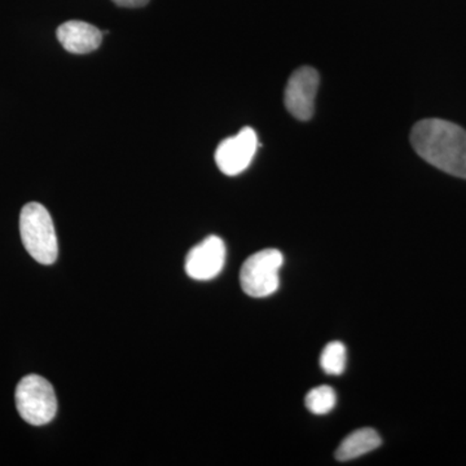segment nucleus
Returning a JSON list of instances; mask_svg holds the SVG:
<instances>
[{
    "instance_id": "1",
    "label": "nucleus",
    "mask_w": 466,
    "mask_h": 466,
    "mask_svg": "<svg viewBox=\"0 0 466 466\" xmlns=\"http://www.w3.org/2000/svg\"><path fill=\"white\" fill-rule=\"evenodd\" d=\"M417 155L444 173L466 179V131L444 119H422L410 131Z\"/></svg>"
},
{
    "instance_id": "2",
    "label": "nucleus",
    "mask_w": 466,
    "mask_h": 466,
    "mask_svg": "<svg viewBox=\"0 0 466 466\" xmlns=\"http://www.w3.org/2000/svg\"><path fill=\"white\" fill-rule=\"evenodd\" d=\"M21 240L27 253L41 265L56 262L58 244L54 222L47 208L39 202H29L20 214Z\"/></svg>"
},
{
    "instance_id": "3",
    "label": "nucleus",
    "mask_w": 466,
    "mask_h": 466,
    "mask_svg": "<svg viewBox=\"0 0 466 466\" xmlns=\"http://www.w3.org/2000/svg\"><path fill=\"white\" fill-rule=\"evenodd\" d=\"M15 398L18 413L27 424L46 425L56 416V394L51 383L41 376L24 377L18 382Z\"/></svg>"
},
{
    "instance_id": "4",
    "label": "nucleus",
    "mask_w": 466,
    "mask_h": 466,
    "mask_svg": "<svg viewBox=\"0 0 466 466\" xmlns=\"http://www.w3.org/2000/svg\"><path fill=\"white\" fill-rule=\"evenodd\" d=\"M284 257L276 249L260 250L245 260L240 272L242 290L254 299L272 296L280 285Z\"/></svg>"
},
{
    "instance_id": "5",
    "label": "nucleus",
    "mask_w": 466,
    "mask_h": 466,
    "mask_svg": "<svg viewBox=\"0 0 466 466\" xmlns=\"http://www.w3.org/2000/svg\"><path fill=\"white\" fill-rule=\"evenodd\" d=\"M319 84V73L311 66L299 67L290 76L285 88L284 103L294 118L299 121L312 118Z\"/></svg>"
},
{
    "instance_id": "6",
    "label": "nucleus",
    "mask_w": 466,
    "mask_h": 466,
    "mask_svg": "<svg viewBox=\"0 0 466 466\" xmlns=\"http://www.w3.org/2000/svg\"><path fill=\"white\" fill-rule=\"evenodd\" d=\"M258 137L251 127H244L235 137H227L218 146L216 164L223 174L236 177L247 170L258 149Z\"/></svg>"
},
{
    "instance_id": "7",
    "label": "nucleus",
    "mask_w": 466,
    "mask_h": 466,
    "mask_svg": "<svg viewBox=\"0 0 466 466\" xmlns=\"http://www.w3.org/2000/svg\"><path fill=\"white\" fill-rule=\"evenodd\" d=\"M226 245L218 236H208L189 250L186 272L193 280L207 281L217 278L226 263Z\"/></svg>"
},
{
    "instance_id": "8",
    "label": "nucleus",
    "mask_w": 466,
    "mask_h": 466,
    "mask_svg": "<svg viewBox=\"0 0 466 466\" xmlns=\"http://www.w3.org/2000/svg\"><path fill=\"white\" fill-rule=\"evenodd\" d=\"M56 36L64 50L75 55L96 51L103 42V33L85 21L72 20L57 27Z\"/></svg>"
},
{
    "instance_id": "9",
    "label": "nucleus",
    "mask_w": 466,
    "mask_h": 466,
    "mask_svg": "<svg viewBox=\"0 0 466 466\" xmlns=\"http://www.w3.org/2000/svg\"><path fill=\"white\" fill-rule=\"evenodd\" d=\"M381 443V437L373 429H359L341 441L336 451V459L339 461H350L360 458L379 449Z\"/></svg>"
},
{
    "instance_id": "10",
    "label": "nucleus",
    "mask_w": 466,
    "mask_h": 466,
    "mask_svg": "<svg viewBox=\"0 0 466 466\" xmlns=\"http://www.w3.org/2000/svg\"><path fill=\"white\" fill-rule=\"evenodd\" d=\"M348 352L342 342L334 341L325 346L320 357V366L327 375L339 376L345 372Z\"/></svg>"
},
{
    "instance_id": "11",
    "label": "nucleus",
    "mask_w": 466,
    "mask_h": 466,
    "mask_svg": "<svg viewBox=\"0 0 466 466\" xmlns=\"http://www.w3.org/2000/svg\"><path fill=\"white\" fill-rule=\"evenodd\" d=\"M337 397L330 386H318L306 395V407L314 415H325L336 406Z\"/></svg>"
},
{
    "instance_id": "12",
    "label": "nucleus",
    "mask_w": 466,
    "mask_h": 466,
    "mask_svg": "<svg viewBox=\"0 0 466 466\" xmlns=\"http://www.w3.org/2000/svg\"><path fill=\"white\" fill-rule=\"evenodd\" d=\"M119 7L125 8H140L148 5L149 0H112Z\"/></svg>"
}]
</instances>
